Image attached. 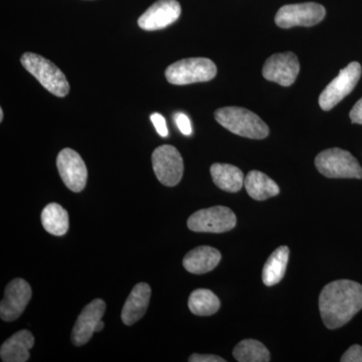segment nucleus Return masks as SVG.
<instances>
[{
  "mask_svg": "<svg viewBox=\"0 0 362 362\" xmlns=\"http://www.w3.org/2000/svg\"><path fill=\"white\" fill-rule=\"evenodd\" d=\"M361 65L357 62L350 63L339 71L337 76L319 97V106L324 111H329L342 101L358 83L361 77Z\"/></svg>",
  "mask_w": 362,
  "mask_h": 362,
  "instance_id": "7",
  "label": "nucleus"
},
{
  "mask_svg": "<svg viewBox=\"0 0 362 362\" xmlns=\"http://www.w3.org/2000/svg\"><path fill=\"white\" fill-rule=\"evenodd\" d=\"M221 254L213 247L201 246L194 247L187 252L183 259L185 270L195 275H202L213 271L218 265Z\"/></svg>",
  "mask_w": 362,
  "mask_h": 362,
  "instance_id": "16",
  "label": "nucleus"
},
{
  "mask_svg": "<svg viewBox=\"0 0 362 362\" xmlns=\"http://www.w3.org/2000/svg\"><path fill=\"white\" fill-rule=\"evenodd\" d=\"M152 166L157 180L165 187H175L182 178L185 169L182 157L171 145H162L154 150Z\"/></svg>",
  "mask_w": 362,
  "mask_h": 362,
  "instance_id": "8",
  "label": "nucleus"
},
{
  "mask_svg": "<svg viewBox=\"0 0 362 362\" xmlns=\"http://www.w3.org/2000/svg\"><path fill=\"white\" fill-rule=\"evenodd\" d=\"M151 297V288L147 283H139L133 288L123 306L122 318L125 325L131 326L146 313Z\"/></svg>",
  "mask_w": 362,
  "mask_h": 362,
  "instance_id": "15",
  "label": "nucleus"
},
{
  "mask_svg": "<svg viewBox=\"0 0 362 362\" xmlns=\"http://www.w3.org/2000/svg\"><path fill=\"white\" fill-rule=\"evenodd\" d=\"M299 71L300 64L296 54L288 52L273 54L267 59L262 73L266 80L289 87L294 84Z\"/></svg>",
  "mask_w": 362,
  "mask_h": 362,
  "instance_id": "12",
  "label": "nucleus"
},
{
  "mask_svg": "<svg viewBox=\"0 0 362 362\" xmlns=\"http://www.w3.org/2000/svg\"><path fill=\"white\" fill-rule=\"evenodd\" d=\"M21 62L23 68L54 96L66 97L70 92V85L66 76L49 59L33 52H25Z\"/></svg>",
  "mask_w": 362,
  "mask_h": 362,
  "instance_id": "3",
  "label": "nucleus"
},
{
  "mask_svg": "<svg viewBox=\"0 0 362 362\" xmlns=\"http://www.w3.org/2000/svg\"><path fill=\"white\" fill-rule=\"evenodd\" d=\"M152 123H153L154 127L161 137H168V126H166L165 118L159 113H153L151 117Z\"/></svg>",
  "mask_w": 362,
  "mask_h": 362,
  "instance_id": "25",
  "label": "nucleus"
},
{
  "mask_svg": "<svg viewBox=\"0 0 362 362\" xmlns=\"http://www.w3.org/2000/svg\"><path fill=\"white\" fill-rule=\"evenodd\" d=\"M105 311L106 304L101 299L93 300L83 309L71 331V341L76 346H82L90 341L93 334L96 332L98 323L102 320Z\"/></svg>",
  "mask_w": 362,
  "mask_h": 362,
  "instance_id": "14",
  "label": "nucleus"
},
{
  "mask_svg": "<svg viewBox=\"0 0 362 362\" xmlns=\"http://www.w3.org/2000/svg\"><path fill=\"white\" fill-rule=\"evenodd\" d=\"M233 356L240 362H268L271 359L265 345L255 339L242 340L233 349Z\"/></svg>",
  "mask_w": 362,
  "mask_h": 362,
  "instance_id": "23",
  "label": "nucleus"
},
{
  "mask_svg": "<svg viewBox=\"0 0 362 362\" xmlns=\"http://www.w3.org/2000/svg\"><path fill=\"white\" fill-rule=\"evenodd\" d=\"M220 307V299L209 289L194 290L188 299V308L197 316L214 315Z\"/></svg>",
  "mask_w": 362,
  "mask_h": 362,
  "instance_id": "22",
  "label": "nucleus"
},
{
  "mask_svg": "<svg viewBox=\"0 0 362 362\" xmlns=\"http://www.w3.org/2000/svg\"><path fill=\"white\" fill-rule=\"evenodd\" d=\"M247 194L255 201H266L280 194V187L265 173L258 170L250 171L245 178Z\"/></svg>",
  "mask_w": 362,
  "mask_h": 362,
  "instance_id": "19",
  "label": "nucleus"
},
{
  "mask_svg": "<svg viewBox=\"0 0 362 362\" xmlns=\"http://www.w3.org/2000/svg\"><path fill=\"white\" fill-rule=\"evenodd\" d=\"M4 120V111H2V109H0V121Z\"/></svg>",
  "mask_w": 362,
  "mask_h": 362,
  "instance_id": "30",
  "label": "nucleus"
},
{
  "mask_svg": "<svg viewBox=\"0 0 362 362\" xmlns=\"http://www.w3.org/2000/svg\"><path fill=\"white\" fill-rule=\"evenodd\" d=\"M325 14L324 6L315 2L288 4L279 9L275 16V23L281 28L313 26L321 23Z\"/></svg>",
  "mask_w": 362,
  "mask_h": 362,
  "instance_id": "9",
  "label": "nucleus"
},
{
  "mask_svg": "<svg viewBox=\"0 0 362 362\" xmlns=\"http://www.w3.org/2000/svg\"><path fill=\"white\" fill-rule=\"evenodd\" d=\"M105 324L103 321H100L99 323H98L97 327H96V332H99V331L103 330Z\"/></svg>",
  "mask_w": 362,
  "mask_h": 362,
  "instance_id": "29",
  "label": "nucleus"
},
{
  "mask_svg": "<svg viewBox=\"0 0 362 362\" xmlns=\"http://www.w3.org/2000/svg\"><path fill=\"white\" fill-rule=\"evenodd\" d=\"M341 362H362V346L361 345H352L349 350L343 354Z\"/></svg>",
  "mask_w": 362,
  "mask_h": 362,
  "instance_id": "24",
  "label": "nucleus"
},
{
  "mask_svg": "<svg viewBox=\"0 0 362 362\" xmlns=\"http://www.w3.org/2000/svg\"><path fill=\"white\" fill-rule=\"evenodd\" d=\"M59 176L69 189L80 192L87 183L88 170L84 160L75 150L65 148L59 152L57 158Z\"/></svg>",
  "mask_w": 362,
  "mask_h": 362,
  "instance_id": "10",
  "label": "nucleus"
},
{
  "mask_svg": "<svg viewBox=\"0 0 362 362\" xmlns=\"http://www.w3.org/2000/svg\"><path fill=\"white\" fill-rule=\"evenodd\" d=\"M349 117L352 123L362 125V98L354 105V108L350 111Z\"/></svg>",
  "mask_w": 362,
  "mask_h": 362,
  "instance_id": "28",
  "label": "nucleus"
},
{
  "mask_svg": "<svg viewBox=\"0 0 362 362\" xmlns=\"http://www.w3.org/2000/svg\"><path fill=\"white\" fill-rule=\"evenodd\" d=\"M235 225L237 216L232 209L223 206L195 211L187 221L188 228L197 233H226L233 230Z\"/></svg>",
  "mask_w": 362,
  "mask_h": 362,
  "instance_id": "6",
  "label": "nucleus"
},
{
  "mask_svg": "<svg viewBox=\"0 0 362 362\" xmlns=\"http://www.w3.org/2000/svg\"><path fill=\"white\" fill-rule=\"evenodd\" d=\"M214 118L233 134L250 139H264L270 132L267 124L257 114L242 107L218 109L214 113Z\"/></svg>",
  "mask_w": 362,
  "mask_h": 362,
  "instance_id": "2",
  "label": "nucleus"
},
{
  "mask_svg": "<svg viewBox=\"0 0 362 362\" xmlns=\"http://www.w3.org/2000/svg\"><path fill=\"white\" fill-rule=\"evenodd\" d=\"M289 247L286 246L279 247L272 252L271 256L267 259L263 273H262L264 284L270 287L281 282L285 276L288 261H289Z\"/></svg>",
  "mask_w": 362,
  "mask_h": 362,
  "instance_id": "20",
  "label": "nucleus"
},
{
  "mask_svg": "<svg viewBox=\"0 0 362 362\" xmlns=\"http://www.w3.org/2000/svg\"><path fill=\"white\" fill-rule=\"evenodd\" d=\"M188 361L190 362H226V359L221 358L213 354H194L189 356Z\"/></svg>",
  "mask_w": 362,
  "mask_h": 362,
  "instance_id": "27",
  "label": "nucleus"
},
{
  "mask_svg": "<svg viewBox=\"0 0 362 362\" xmlns=\"http://www.w3.org/2000/svg\"><path fill=\"white\" fill-rule=\"evenodd\" d=\"M35 345V337L28 330H21L4 342L0 357L4 362H25L30 359V349Z\"/></svg>",
  "mask_w": 362,
  "mask_h": 362,
  "instance_id": "17",
  "label": "nucleus"
},
{
  "mask_svg": "<svg viewBox=\"0 0 362 362\" xmlns=\"http://www.w3.org/2000/svg\"><path fill=\"white\" fill-rule=\"evenodd\" d=\"M214 185L228 192H238L244 187V173L232 164L214 163L211 168Z\"/></svg>",
  "mask_w": 362,
  "mask_h": 362,
  "instance_id": "18",
  "label": "nucleus"
},
{
  "mask_svg": "<svg viewBox=\"0 0 362 362\" xmlns=\"http://www.w3.org/2000/svg\"><path fill=\"white\" fill-rule=\"evenodd\" d=\"M42 223L47 233L62 237L69 230L68 211L56 202L47 204L42 213Z\"/></svg>",
  "mask_w": 362,
  "mask_h": 362,
  "instance_id": "21",
  "label": "nucleus"
},
{
  "mask_svg": "<svg viewBox=\"0 0 362 362\" xmlns=\"http://www.w3.org/2000/svg\"><path fill=\"white\" fill-rule=\"evenodd\" d=\"M32 288L23 279L18 278L6 286L4 297L0 303V317L11 322L16 320L25 310L32 299Z\"/></svg>",
  "mask_w": 362,
  "mask_h": 362,
  "instance_id": "11",
  "label": "nucleus"
},
{
  "mask_svg": "<svg viewBox=\"0 0 362 362\" xmlns=\"http://www.w3.org/2000/svg\"><path fill=\"white\" fill-rule=\"evenodd\" d=\"M317 170L328 178L361 180L362 168L356 157L346 150L330 148L320 152L315 158Z\"/></svg>",
  "mask_w": 362,
  "mask_h": 362,
  "instance_id": "4",
  "label": "nucleus"
},
{
  "mask_svg": "<svg viewBox=\"0 0 362 362\" xmlns=\"http://www.w3.org/2000/svg\"><path fill=\"white\" fill-rule=\"evenodd\" d=\"M216 66L206 58H189L176 62L166 69L165 77L173 85L209 82L216 75Z\"/></svg>",
  "mask_w": 362,
  "mask_h": 362,
  "instance_id": "5",
  "label": "nucleus"
},
{
  "mask_svg": "<svg viewBox=\"0 0 362 362\" xmlns=\"http://www.w3.org/2000/svg\"><path fill=\"white\" fill-rule=\"evenodd\" d=\"M176 125L181 133L185 135H190L192 133V124H190L189 118L185 114L177 113L175 117Z\"/></svg>",
  "mask_w": 362,
  "mask_h": 362,
  "instance_id": "26",
  "label": "nucleus"
},
{
  "mask_svg": "<svg viewBox=\"0 0 362 362\" xmlns=\"http://www.w3.org/2000/svg\"><path fill=\"white\" fill-rule=\"evenodd\" d=\"M361 309L362 285L354 281L331 282L323 288L319 296V310L328 329L342 327Z\"/></svg>",
  "mask_w": 362,
  "mask_h": 362,
  "instance_id": "1",
  "label": "nucleus"
},
{
  "mask_svg": "<svg viewBox=\"0 0 362 362\" xmlns=\"http://www.w3.org/2000/svg\"><path fill=\"white\" fill-rule=\"evenodd\" d=\"M181 6L177 0H158L145 11L138 20L144 30H159L173 25L180 18Z\"/></svg>",
  "mask_w": 362,
  "mask_h": 362,
  "instance_id": "13",
  "label": "nucleus"
}]
</instances>
